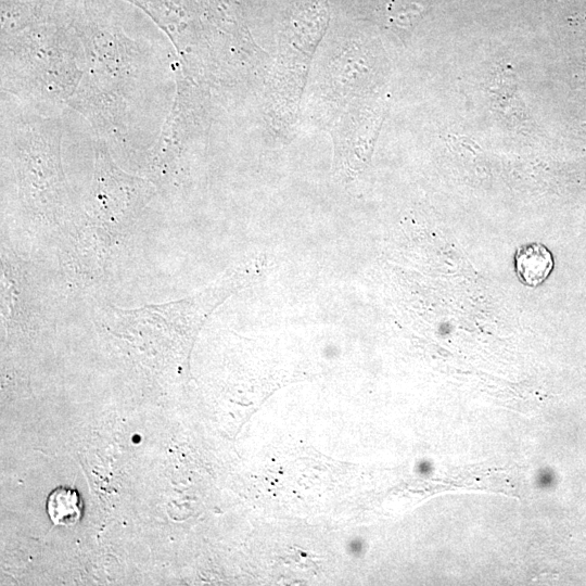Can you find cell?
I'll list each match as a JSON object with an SVG mask.
<instances>
[{
  "label": "cell",
  "instance_id": "cell-2",
  "mask_svg": "<svg viewBox=\"0 0 586 586\" xmlns=\"http://www.w3.org/2000/svg\"><path fill=\"white\" fill-rule=\"evenodd\" d=\"M47 513L55 526L72 527L79 524L83 515V503L78 491L59 487L49 494Z\"/></svg>",
  "mask_w": 586,
  "mask_h": 586
},
{
  "label": "cell",
  "instance_id": "cell-1",
  "mask_svg": "<svg viewBox=\"0 0 586 586\" xmlns=\"http://www.w3.org/2000/svg\"><path fill=\"white\" fill-rule=\"evenodd\" d=\"M515 267L522 283L529 287H537L551 275L554 259L551 251L545 246L531 242L518 249Z\"/></svg>",
  "mask_w": 586,
  "mask_h": 586
}]
</instances>
